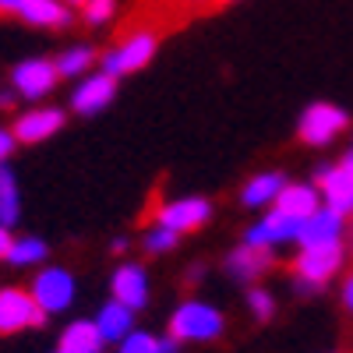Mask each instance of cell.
I'll use <instances>...</instances> for the list:
<instances>
[{
  "instance_id": "cell-21",
  "label": "cell",
  "mask_w": 353,
  "mask_h": 353,
  "mask_svg": "<svg viewBox=\"0 0 353 353\" xmlns=\"http://www.w3.org/2000/svg\"><path fill=\"white\" fill-rule=\"evenodd\" d=\"M21 216V198H18V181L8 166H0V226H14Z\"/></svg>"
},
{
  "instance_id": "cell-4",
  "label": "cell",
  "mask_w": 353,
  "mask_h": 353,
  "mask_svg": "<svg viewBox=\"0 0 353 353\" xmlns=\"http://www.w3.org/2000/svg\"><path fill=\"white\" fill-rule=\"evenodd\" d=\"M156 53V36L152 32H134L128 36L121 46H113L106 57H103V71L121 78V74H131V71H141L145 64L152 61Z\"/></svg>"
},
{
  "instance_id": "cell-36",
  "label": "cell",
  "mask_w": 353,
  "mask_h": 353,
  "mask_svg": "<svg viewBox=\"0 0 353 353\" xmlns=\"http://www.w3.org/2000/svg\"><path fill=\"white\" fill-rule=\"evenodd\" d=\"M57 353H68V350H61V346H57Z\"/></svg>"
},
{
  "instance_id": "cell-20",
  "label": "cell",
  "mask_w": 353,
  "mask_h": 353,
  "mask_svg": "<svg viewBox=\"0 0 353 353\" xmlns=\"http://www.w3.org/2000/svg\"><path fill=\"white\" fill-rule=\"evenodd\" d=\"M286 188V181L279 173H258V176H251V181L244 184V205H269V201H276L279 198V191Z\"/></svg>"
},
{
  "instance_id": "cell-3",
  "label": "cell",
  "mask_w": 353,
  "mask_h": 353,
  "mask_svg": "<svg viewBox=\"0 0 353 353\" xmlns=\"http://www.w3.org/2000/svg\"><path fill=\"white\" fill-rule=\"evenodd\" d=\"M46 321V311L39 301L25 290H0V332H25L39 329Z\"/></svg>"
},
{
  "instance_id": "cell-5",
  "label": "cell",
  "mask_w": 353,
  "mask_h": 353,
  "mask_svg": "<svg viewBox=\"0 0 353 353\" xmlns=\"http://www.w3.org/2000/svg\"><path fill=\"white\" fill-rule=\"evenodd\" d=\"M301 230H304V219L293 216V212H283V209H272L269 216H265L258 226L248 230L244 244L251 248H276V244H290V241H301Z\"/></svg>"
},
{
  "instance_id": "cell-6",
  "label": "cell",
  "mask_w": 353,
  "mask_h": 353,
  "mask_svg": "<svg viewBox=\"0 0 353 353\" xmlns=\"http://www.w3.org/2000/svg\"><path fill=\"white\" fill-rule=\"evenodd\" d=\"M32 297L39 301V307L46 314L68 311L74 304V276L68 269H43L32 279Z\"/></svg>"
},
{
  "instance_id": "cell-1",
  "label": "cell",
  "mask_w": 353,
  "mask_h": 353,
  "mask_svg": "<svg viewBox=\"0 0 353 353\" xmlns=\"http://www.w3.org/2000/svg\"><path fill=\"white\" fill-rule=\"evenodd\" d=\"M223 325L226 321H223V314L212 304L184 301L170 318V336L176 343H209V339L223 336Z\"/></svg>"
},
{
  "instance_id": "cell-2",
  "label": "cell",
  "mask_w": 353,
  "mask_h": 353,
  "mask_svg": "<svg viewBox=\"0 0 353 353\" xmlns=\"http://www.w3.org/2000/svg\"><path fill=\"white\" fill-rule=\"evenodd\" d=\"M343 241H325V244H307L301 248L293 272H297V290H314L321 283H329L339 269H343Z\"/></svg>"
},
{
  "instance_id": "cell-14",
  "label": "cell",
  "mask_w": 353,
  "mask_h": 353,
  "mask_svg": "<svg viewBox=\"0 0 353 353\" xmlns=\"http://www.w3.org/2000/svg\"><path fill=\"white\" fill-rule=\"evenodd\" d=\"M343 237V212H336V209H318L314 216H307L304 219V230H301V248H307V244H325V241H339Z\"/></svg>"
},
{
  "instance_id": "cell-13",
  "label": "cell",
  "mask_w": 353,
  "mask_h": 353,
  "mask_svg": "<svg viewBox=\"0 0 353 353\" xmlns=\"http://www.w3.org/2000/svg\"><path fill=\"white\" fill-rule=\"evenodd\" d=\"M113 92H117V78L103 71V74L85 78V81L74 88L71 106H74L78 113H96V110H103V106L113 99Z\"/></svg>"
},
{
  "instance_id": "cell-16",
  "label": "cell",
  "mask_w": 353,
  "mask_h": 353,
  "mask_svg": "<svg viewBox=\"0 0 353 353\" xmlns=\"http://www.w3.org/2000/svg\"><path fill=\"white\" fill-rule=\"evenodd\" d=\"M269 251L265 248H251V244H244V248H237L230 258H226V272L237 279V283H251V279H258L265 269H269Z\"/></svg>"
},
{
  "instance_id": "cell-12",
  "label": "cell",
  "mask_w": 353,
  "mask_h": 353,
  "mask_svg": "<svg viewBox=\"0 0 353 353\" xmlns=\"http://www.w3.org/2000/svg\"><path fill=\"white\" fill-rule=\"evenodd\" d=\"M64 128V113L61 110H53V106H39V110H28L18 117V124H14V138L25 141V145H36V141H46L50 134H57Z\"/></svg>"
},
{
  "instance_id": "cell-32",
  "label": "cell",
  "mask_w": 353,
  "mask_h": 353,
  "mask_svg": "<svg viewBox=\"0 0 353 353\" xmlns=\"http://www.w3.org/2000/svg\"><path fill=\"white\" fill-rule=\"evenodd\" d=\"M14 96H18V92H0V106H4V110L14 106Z\"/></svg>"
},
{
  "instance_id": "cell-31",
  "label": "cell",
  "mask_w": 353,
  "mask_h": 353,
  "mask_svg": "<svg viewBox=\"0 0 353 353\" xmlns=\"http://www.w3.org/2000/svg\"><path fill=\"white\" fill-rule=\"evenodd\" d=\"M25 8V0H0V11H8V14H21Z\"/></svg>"
},
{
  "instance_id": "cell-8",
  "label": "cell",
  "mask_w": 353,
  "mask_h": 353,
  "mask_svg": "<svg viewBox=\"0 0 353 353\" xmlns=\"http://www.w3.org/2000/svg\"><path fill=\"white\" fill-rule=\"evenodd\" d=\"M209 216H212V209H209V201H205V198H181V201L159 205L156 226H166L173 233H191V230L209 223Z\"/></svg>"
},
{
  "instance_id": "cell-33",
  "label": "cell",
  "mask_w": 353,
  "mask_h": 353,
  "mask_svg": "<svg viewBox=\"0 0 353 353\" xmlns=\"http://www.w3.org/2000/svg\"><path fill=\"white\" fill-rule=\"evenodd\" d=\"M339 166H343V170H346V173H353V152H346V156H343V163H339Z\"/></svg>"
},
{
  "instance_id": "cell-11",
  "label": "cell",
  "mask_w": 353,
  "mask_h": 353,
  "mask_svg": "<svg viewBox=\"0 0 353 353\" xmlns=\"http://www.w3.org/2000/svg\"><path fill=\"white\" fill-rule=\"evenodd\" d=\"M318 191H321V201L329 205V209L350 216L353 212V173H346L343 166H325V170H318Z\"/></svg>"
},
{
  "instance_id": "cell-29",
  "label": "cell",
  "mask_w": 353,
  "mask_h": 353,
  "mask_svg": "<svg viewBox=\"0 0 353 353\" xmlns=\"http://www.w3.org/2000/svg\"><path fill=\"white\" fill-rule=\"evenodd\" d=\"M343 304H346V311L353 314V272H350L346 283H343Z\"/></svg>"
},
{
  "instance_id": "cell-9",
  "label": "cell",
  "mask_w": 353,
  "mask_h": 353,
  "mask_svg": "<svg viewBox=\"0 0 353 353\" xmlns=\"http://www.w3.org/2000/svg\"><path fill=\"white\" fill-rule=\"evenodd\" d=\"M57 78H61V71H57V64H50V61H25V64H18L11 71L14 92L25 96V99H43L57 85Z\"/></svg>"
},
{
  "instance_id": "cell-23",
  "label": "cell",
  "mask_w": 353,
  "mask_h": 353,
  "mask_svg": "<svg viewBox=\"0 0 353 353\" xmlns=\"http://www.w3.org/2000/svg\"><path fill=\"white\" fill-rule=\"evenodd\" d=\"M57 71L61 74H68V78H74V74H85V68L92 64V50L88 46H74V50H68V53H61L57 57Z\"/></svg>"
},
{
  "instance_id": "cell-28",
  "label": "cell",
  "mask_w": 353,
  "mask_h": 353,
  "mask_svg": "<svg viewBox=\"0 0 353 353\" xmlns=\"http://www.w3.org/2000/svg\"><path fill=\"white\" fill-rule=\"evenodd\" d=\"M14 141H18L14 131H0V163H4V159L14 152Z\"/></svg>"
},
{
  "instance_id": "cell-7",
  "label": "cell",
  "mask_w": 353,
  "mask_h": 353,
  "mask_svg": "<svg viewBox=\"0 0 353 353\" xmlns=\"http://www.w3.org/2000/svg\"><path fill=\"white\" fill-rule=\"evenodd\" d=\"M297 131H301V138L307 145H329L336 134L346 131V113L339 106H332V103H314V106L304 110Z\"/></svg>"
},
{
  "instance_id": "cell-24",
  "label": "cell",
  "mask_w": 353,
  "mask_h": 353,
  "mask_svg": "<svg viewBox=\"0 0 353 353\" xmlns=\"http://www.w3.org/2000/svg\"><path fill=\"white\" fill-rule=\"evenodd\" d=\"M176 237H181V233H173V230H166V226H152L149 233H145V251H149V254L170 251V248L176 244Z\"/></svg>"
},
{
  "instance_id": "cell-27",
  "label": "cell",
  "mask_w": 353,
  "mask_h": 353,
  "mask_svg": "<svg viewBox=\"0 0 353 353\" xmlns=\"http://www.w3.org/2000/svg\"><path fill=\"white\" fill-rule=\"evenodd\" d=\"M81 14L88 25H103L110 14H113V0H85L81 4Z\"/></svg>"
},
{
  "instance_id": "cell-22",
  "label": "cell",
  "mask_w": 353,
  "mask_h": 353,
  "mask_svg": "<svg viewBox=\"0 0 353 353\" xmlns=\"http://www.w3.org/2000/svg\"><path fill=\"white\" fill-rule=\"evenodd\" d=\"M43 258H46V244L39 237H18L11 244V254H8L11 265H36Z\"/></svg>"
},
{
  "instance_id": "cell-15",
  "label": "cell",
  "mask_w": 353,
  "mask_h": 353,
  "mask_svg": "<svg viewBox=\"0 0 353 353\" xmlns=\"http://www.w3.org/2000/svg\"><path fill=\"white\" fill-rule=\"evenodd\" d=\"M276 209L307 219L321 209V191H318V184H286L276 198Z\"/></svg>"
},
{
  "instance_id": "cell-34",
  "label": "cell",
  "mask_w": 353,
  "mask_h": 353,
  "mask_svg": "<svg viewBox=\"0 0 353 353\" xmlns=\"http://www.w3.org/2000/svg\"><path fill=\"white\" fill-rule=\"evenodd\" d=\"M71 4H85V0H71Z\"/></svg>"
},
{
  "instance_id": "cell-17",
  "label": "cell",
  "mask_w": 353,
  "mask_h": 353,
  "mask_svg": "<svg viewBox=\"0 0 353 353\" xmlns=\"http://www.w3.org/2000/svg\"><path fill=\"white\" fill-rule=\"evenodd\" d=\"M96 325H99V332H103V339L106 343H124L134 329V311L131 307H124L121 301H110L99 314H96Z\"/></svg>"
},
{
  "instance_id": "cell-19",
  "label": "cell",
  "mask_w": 353,
  "mask_h": 353,
  "mask_svg": "<svg viewBox=\"0 0 353 353\" xmlns=\"http://www.w3.org/2000/svg\"><path fill=\"white\" fill-rule=\"evenodd\" d=\"M21 18L28 25H43V28H64L71 21V11L61 4V0H25Z\"/></svg>"
},
{
  "instance_id": "cell-18",
  "label": "cell",
  "mask_w": 353,
  "mask_h": 353,
  "mask_svg": "<svg viewBox=\"0 0 353 353\" xmlns=\"http://www.w3.org/2000/svg\"><path fill=\"white\" fill-rule=\"evenodd\" d=\"M103 346H106V339L96 321H74V325H68L61 332V350H68V353H103Z\"/></svg>"
},
{
  "instance_id": "cell-26",
  "label": "cell",
  "mask_w": 353,
  "mask_h": 353,
  "mask_svg": "<svg viewBox=\"0 0 353 353\" xmlns=\"http://www.w3.org/2000/svg\"><path fill=\"white\" fill-rule=\"evenodd\" d=\"M248 304H251V311H254V318H261V321H269L272 318V311H276V301H272V293L269 290H248Z\"/></svg>"
},
{
  "instance_id": "cell-35",
  "label": "cell",
  "mask_w": 353,
  "mask_h": 353,
  "mask_svg": "<svg viewBox=\"0 0 353 353\" xmlns=\"http://www.w3.org/2000/svg\"><path fill=\"white\" fill-rule=\"evenodd\" d=\"M216 4H230V0H216Z\"/></svg>"
},
{
  "instance_id": "cell-30",
  "label": "cell",
  "mask_w": 353,
  "mask_h": 353,
  "mask_svg": "<svg viewBox=\"0 0 353 353\" xmlns=\"http://www.w3.org/2000/svg\"><path fill=\"white\" fill-rule=\"evenodd\" d=\"M11 244H14V241H11L8 226H0V258H8V254H11Z\"/></svg>"
},
{
  "instance_id": "cell-25",
  "label": "cell",
  "mask_w": 353,
  "mask_h": 353,
  "mask_svg": "<svg viewBox=\"0 0 353 353\" xmlns=\"http://www.w3.org/2000/svg\"><path fill=\"white\" fill-rule=\"evenodd\" d=\"M117 353H159V339L149 332H131Z\"/></svg>"
},
{
  "instance_id": "cell-10",
  "label": "cell",
  "mask_w": 353,
  "mask_h": 353,
  "mask_svg": "<svg viewBox=\"0 0 353 353\" xmlns=\"http://www.w3.org/2000/svg\"><path fill=\"white\" fill-rule=\"evenodd\" d=\"M110 290H113V301H121L131 311H141L149 304V276H145L141 265H121V269L113 272Z\"/></svg>"
}]
</instances>
